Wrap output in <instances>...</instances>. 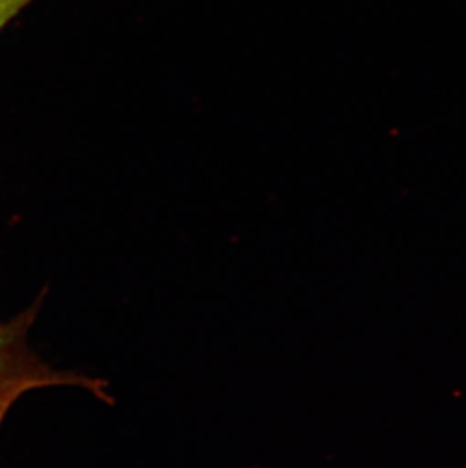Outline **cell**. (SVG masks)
<instances>
[{
	"label": "cell",
	"mask_w": 466,
	"mask_h": 468,
	"mask_svg": "<svg viewBox=\"0 0 466 468\" xmlns=\"http://www.w3.org/2000/svg\"><path fill=\"white\" fill-rule=\"evenodd\" d=\"M36 0H0V32Z\"/></svg>",
	"instance_id": "cell-2"
},
{
	"label": "cell",
	"mask_w": 466,
	"mask_h": 468,
	"mask_svg": "<svg viewBox=\"0 0 466 468\" xmlns=\"http://www.w3.org/2000/svg\"><path fill=\"white\" fill-rule=\"evenodd\" d=\"M45 288L27 310L9 320H0V431L11 408L36 389L75 387L87 389L103 402L112 403L108 382L75 371H61L48 366L29 345V332L45 303Z\"/></svg>",
	"instance_id": "cell-1"
}]
</instances>
